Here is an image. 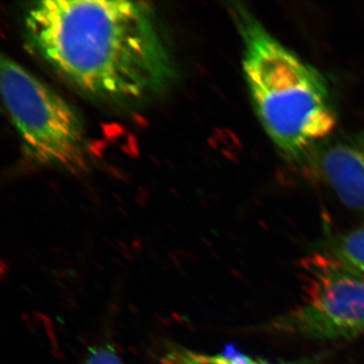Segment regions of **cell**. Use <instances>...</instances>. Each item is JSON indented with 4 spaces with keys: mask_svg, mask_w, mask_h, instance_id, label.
Returning <instances> with one entry per match:
<instances>
[{
    "mask_svg": "<svg viewBox=\"0 0 364 364\" xmlns=\"http://www.w3.org/2000/svg\"><path fill=\"white\" fill-rule=\"evenodd\" d=\"M320 253L364 277V224L327 237L320 243Z\"/></svg>",
    "mask_w": 364,
    "mask_h": 364,
    "instance_id": "obj_7",
    "label": "cell"
},
{
    "mask_svg": "<svg viewBox=\"0 0 364 364\" xmlns=\"http://www.w3.org/2000/svg\"><path fill=\"white\" fill-rule=\"evenodd\" d=\"M23 25L38 57L102 102H145L176 79L173 57L147 2L44 0L26 9Z\"/></svg>",
    "mask_w": 364,
    "mask_h": 364,
    "instance_id": "obj_1",
    "label": "cell"
},
{
    "mask_svg": "<svg viewBox=\"0 0 364 364\" xmlns=\"http://www.w3.org/2000/svg\"><path fill=\"white\" fill-rule=\"evenodd\" d=\"M327 356V353L321 352L294 360L269 361L233 349H226L222 353H205L176 345L165 349L158 364H322Z\"/></svg>",
    "mask_w": 364,
    "mask_h": 364,
    "instance_id": "obj_6",
    "label": "cell"
},
{
    "mask_svg": "<svg viewBox=\"0 0 364 364\" xmlns=\"http://www.w3.org/2000/svg\"><path fill=\"white\" fill-rule=\"evenodd\" d=\"M1 95L26 154L33 162L76 173L88 164L85 124L59 93L1 55Z\"/></svg>",
    "mask_w": 364,
    "mask_h": 364,
    "instance_id": "obj_3",
    "label": "cell"
},
{
    "mask_svg": "<svg viewBox=\"0 0 364 364\" xmlns=\"http://www.w3.org/2000/svg\"><path fill=\"white\" fill-rule=\"evenodd\" d=\"M306 161L344 207L364 215V130L325 141Z\"/></svg>",
    "mask_w": 364,
    "mask_h": 364,
    "instance_id": "obj_5",
    "label": "cell"
},
{
    "mask_svg": "<svg viewBox=\"0 0 364 364\" xmlns=\"http://www.w3.org/2000/svg\"><path fill=\"white\" fill-rule=\"evenodd\" d=\"M229 11L242 42V69L263 130L289 161L304 162L336 128L324 76L277 40L241 2Z\"/></svg>",
    "mask_w": 364,
    "mask_h": 364,
    "instance_id": "obj_2",
    "label": "cell"
},
{
    "mask_svg": "<svg viewBox=\"0 0 364 364\" xmlns=\"http://www.w3.org/2000/svg\"><path fill=\"white\" fill-rule=\"evenodd\" d=\"M82 364H124L116 349L109 344L90 347Z\"/></svg>",
    "mask_w": 364,
    "mask_h": 364,
    "instance_id": "obj_8",
    "label": "cell"
},
{
    "mask_svg": "<svg viewBox=\"0 0 364 364\" xmlns=\"http://www.w3.org/2000/svg\"><path fill=\"white\" fill-rule=\"evenodd\" d=\"M301 267L305 284L301 303L253 331L317 341L364 334V277L320 252L305 258Z\"/></svg>",
    "mask_w": 364,
    "mask_h": 364,
    "instance_id": "obj_4",
    "label": "cell"
}]
</instances>
